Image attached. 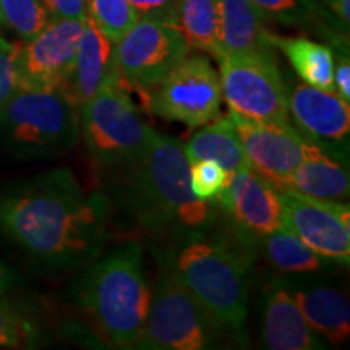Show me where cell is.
<instances>
[{"mask_svg":"<svg viewBox=\"0 0 350 350\" xmlns=\"http://www.w3.org/2000/svg\"><path fill=\"white\" fill-rule=\"evenodd\" d=\"M0 234L47 269L93 262L111 237L103 190L88 193L68 169L21 182L0 196Z\"/></svg>","mask_w":350,"mask_h":350,"instance_id":"6da1fadb","label":"cell"},{"mask_svg":"<svg viewBox=\"0 0 350 350\" xmlns=\"http://www.w3.org/2000/svg\"><path fill=\"white\" fill-rule=\"evenodd\" d=\"M104 177L111 214L133 237L174 247L216 224V203L191 191L182 143L157 131L137 161Z\"/></svg>","mask_w":350,"mask_h":350,"instance_id":"7a4b0ae2","label":"cell"},{"mask_svg":"<svg viewBox=\"0 0 350 350\" xmlns=\"http://www.w3.org/2000/svg\"><path fill=\"white\" fill-rule=\"evenodd\" d=\"M211 229L169 247L167 253L177 278L204 312L243 342L255 245L230 229L216 234Z\"/></svg>","mask_w":350,"mask_h":350,"instance_id":"3957f363","label":"cell"},{"mask_svg":"<svg viewBox=\"0 0 350 350\" xmlns=\"http://www.w3.org/2000/svg\"><path fill=\"white\" fill-rule=\"evenodd\" d=\"M150 299L143 248L137 240L100 253L78 284L81 308L103 339L116 347H137Z\"/></svg>","mask_w":350,"mask_h":350,"instance_id":"277c9868","label":"cell"},{"mask_svg":"<svg viewBox=\"0 0 350 350\" xmlns=\"http://www.w3.org/2000/svg\"><path fill=\"white\" fill-rule=\"evenodd\" d=\"M78 142V109L60 91L18 90L0 111V148L16 159L62 157Z\"/></svg>","mask_w":350,"mask_h":350,"instance_id":"5b68a950","label":"cell"},{"mask_svg":"<svg viewBox=\"0 0 350 350\" xmlns=\"http://www.w3.org/2000/svg\"><path fill=\"white\" fill-rule=\"evenodd\" d=\"M224 329L177 278L167 250L157 252L146 323L138 349L203 350L216 347Z\"/></svg>","mask_w":350,"mask_h":350,"instance_id":"8992f818","label":"cell"},{"mask_svg":"<svg viewBox=\"0 0 350 350\" xmlns=\"http://www.w3.org/2000/svg\"><path fill=\"white\" fill-rule=\"evenodd\" d=\"M77 109L80 138L104 175L137 161L154 133L142 119L122 80L103 88Z\"/></svg>","mask_w":350,"mask_h":350,"instance_id":"52a82bcc","label":"cell"},{"mask_svg":"<svg viewBox=\"0 0 350 350\" xmlns=\"http://www.w3.org/2000/svg\"><path fill=\"white\" fill-rule=\"evenodd\" d=\"M216 59L222 99L232 113L269 124H291L287 90L273 51L221 54Z\"/></svg>","mask_w":350,"mask_h":350,"instance_id":"ba28073f","label":"cell"},{"mask_svg":"<svg viewBox=\"0 0 350 350\" xmlns=\"http://www.w3.org/2000/svg\"><path fill=\"white\" fill-rule=\"evenodd\" d=\"M143 100L161 119L196 129L221 116V78L208 57L187 55Z\"/></svg>","mask_w":350,"mask_h":350,"instance_id":"9c48e42d","label":"cell"},{"mask_svg":"<svg viewBox=\"0 0 350 350\" xmlns=\"http://www.w3.org/2000/svg\"><path fill=\"white\" fill-rule=\"evenodd\" d=\"M190 49L175 25L139 18L116 42L122 81L129 90L144 96L185 59Z\"/></svg>","mask_w":350,"mask_h":350,"instance_id":"30bf717a","label":"cell"},{"mask_svg":"<svg viewBox=\"0 0 350 350\" xmlns=\"http://www.w3.org/2000/svg\"><path fill=\"white\" fill-rule=\"evenodd\" d=\"M86 20H51L38 36L18 46L16 86L25 91H62L75 67Z\"/></svg>","mask_w":350,"mask_h":350,"instance_id":"8fae6325","label":"cell"},{"mask_svg":"<svg viewBox=\"0 0 350 350\" xmlns=\"http://www.w3.org/2000/svg\"><path fill=\"white\" fill-rule=\"evenodd\" d=\"M284 227L325 260L349 265L350 206L349 203L314 198L297 191H279Z\"/></svg>","mask_w":350,"mask_h":350,"instance_id":"7c38bea8","label":"cell"},{"mask_svg":"<svg viewBox=\"0 0 350 350\" xmlns=\"http://www.w3.org/2000/svg\"><path fill=\"white\" fill-rule=\"evenodd\" d=\"M214 203L226 217L227 229L253 245L284 227L281 193L252 169L232 174Z\"/></svg>","mask_w":350,"mask_h":350,"instance_id":"4fadbf2b","label":"cell"},{"mask_svg":"<svg viewBox=\"0 0 350 350\" xmlns=\"http://www.w3.org/2000/svg\"><path fill=\"white\" fill-rule=\"evenodd\" d=\"M250 169L279 191L304 159L306 137L291 124L258 122L229 112Z\"/></svg>","mask_w":350,"mask_h":350,"instance_id":"5bb4252c","label":"cell"},{"mask_svg":"<svg viewBox=\"0 0 350 350\" xmlns=\"http://www.w3.org/2000/svg\"><path fill=\"white\" fill-rule=\"evenodd\" d=\"M287 107L295 129L313 143L327 146L349 138L350 107L336 91L297 85L287 93Z\"/></svg>","mask_w":350,"mask_h":350,"instance_id":"9a60e30c","label":"cell"},{"mask_svg":"<svg viewBox=\"0 0 350 350\" xmlns=\"http://www.w3.org/2000/svg\"><path fill=\"white\" fill-rule=\"evenodd\" d=\"M119 80L122 78L117 65L116 42L104 36L91 20L86 18L78 44L75 67L60 93L67 96L73 106L80 107L103 88Z\"/></svg>","mask_w":350,"mask_h":350,"instance_id":"2e32d148","label":"cell"},{"mask_svg":"<svg viewBox=\"0 0 350 350\" xmlns=\"http://www.w3.org/2000/svg\"><path fill=\"white\" fill-rule=\"evenodd\" d=\"M262 344L271 350L325 349L301 313L292 292L281 286L269 288L262 312Z\"/></svg>","mask_w":350,"mask_h":350,"instance_id":"e0dca14e","label":"cell"},{"mask_svg":"<svg viewBox=\"0 0 350 350\" xmlns=\"http://www.w3.org/2000/svg\"><path fill=\"white\" fill-rule=\"evenodd\" d=\"M281 191H297L314 198L344 201L350 193L347 169L321 144L306 139L304 159Z\"/></svg>","mask_w":350,"mask_h":350,"instance_id":"ac0fdd59","label":"cell"},{"mask_svg":"<svg viewBox=\"0 0 350 350\" xmlns=\"http://www.w3.org/2000/svg\"><path fill=\"white\" fill-rule=\"evenodd\" d=\"M219 54L273 51L265 15L248 0H217Z\"/></svg>","mask_w":350,"mask_h":350,"instance_id":"d6986e66","label":"cell"},{"mask_svg":"<svg viewBox=\"0 0 350 350\" xmlns=\"http://www.w3.org/2000/svg\"><path fill=\"white\" fill-rule=\"evenodd\" d=\"M182 146L190 164L198 161H213L230 175L250 169L230 116H219L216 120L203 125Z\"/></svg>","mask_w":350,"mask_h":350,"instance_id":"ffe728a7","label":"cell"},{"mask_svg":"<svg viewBox=\"0 0 350 350\" xmlns=\"http://www.w3.org/2000/svg\"><path fill=\"white\" fill-rule=\"evenodd\" d=\"M310 327L327 342L340 345L350 336V305L347 295L332 287H306L294 292Z\"/></svg>","mask_w":350,"mask_h":350,"instance_id":"44dd1931","label":"cell"},{"mask_svg":"<svg viewBox=\"0 0 350 350\" xmlns=\"http://www.w3.org/2000/svg\"><path fill=\"white\" fill-rule=\"evenodd\" d=\"M269 42L279 49L305 85L318 90H334V51L326 44L308 38H284L269 34Z\"/></svg>","mask_w":350,"mask_h":350,"instance_id":"7402d4cb","label":"cell"},{"mask_svg":"<svg viewBox=\"0 0 350 350\" xmlns=\"http://www.w3.org/2000/svg\"><path fill=\"white\" fill-rule=\"evenodd\" d=\"M266 260L275 269L287 274L319 273L325 268V258L317 255L308 245L301 242L294 232L286 227L271 232L258 240Z\"/></svg>","mask_w":350,"mask_h":350,"instance_id":"603a6c76","label":"cell"},{"mask_svg":"<svg viewBox=\"0 0 350 350\" xmlns=\"http://www.w3.org/2000/svg\"><path fill=\"white\" fill-rule=\"evenodd\" d=\"M177 28L188 46L217 57L219 54V10L217 0H180Z\"/></svg>","mask_w":350,"mask_h":350,"instance_id":"cb8c5ba5","label":"cell"},{"mask_svg":"<svg viewBox=\"0 0 350 350\" xmlns=\"http://www.w3.org/2000/svg\"><path fill=\"white\" fill-rule=\"evenodd\" d=\"M248 2L253 3L266 20H274L288 26H301V28L317 26L323 34L329 33V39L349 33H334L336 28L340 31L344 29L339 28L323 12L317 0H248Z\"/></svg>","mask_w":350,"mask_h":350,"instance_id":"d4e9b609","label":"cell"},{"mask_svg":"<svg viewBox=\"0 0 350 350\" xmlns=\"http://www.w3.org/2000/svg\"><path fill=\"white\" fill-rule=\"evenodd\" d=\"M49 15L39 0H0V26L29 41L49 25Z\"/></svg>","mask_w":350,"mask_h":350,"instance_id":"484cf974","label":"cell"},{"mask_svg":"<svg viewBox=\"0 0 350 350\" xmlns=\"http://www.w3.org/2000/svg\"><path fill=\"white\" fill-rule=\"evenodd\" d=\"M88 18L112 42L119 39L139 20L129 0H86Z\"/></svg>","mask_w":350,"mask_h":350,"instance_id":"4316f807","label":"cell"},{"mask_svg":"<svg viewBox=\"0 0 350 350\" xmlns=\"http://www.w3.org/2000/svg\"><path fill=\"white\" fill-rule=\"evenodd\" d=\"M38 339V327L15 301L0 297V349L31 347Z\"/></svg>","mask_w":350,"mask_h":350,"instance_id":"83f0119b","label":"cell"},{"mask_svg":"<svg viewBox=\"0 0 350 350\" xmlns=\"http://www.w3.org/2000/svg\"><path fill=\"white\" fill-rule=\"evenodd\" d=\"M229 180L230 174L213 161H198L190 164V187L196 198L214 203Z\"/></svg>","mask_w":350,"mask_h":350,"instance_id":"f1b7e54d","label":"cell"},{"mask_svg":"<svg viewBox=\"0 0 350 350\" xmlns=\"http://www.w3.org/2000/svg\"><path fill=\"white\" fill-rule=\"evenodd\" d=\"M16 52H18V44H13L0 36V111L18 91L15 73Z\"/></svg>","mask_w":350,"mask_h":350,"instance_id":"f546056e","label":"cell"},{"mask_svg":"<svg viewBox=\"0 0 350 350\" xmlns=\"http://www.w3.org/2000/svg\"><path fill=\"white\" fill-rule=\"evenodd\" d=\"M139 18L159 20L177 26L180 0H129Z\"/></svg>","mask_w":350,"mask_h":350,"instance_id":"4dcf8cb0","label":"cell"},{"mask_svg":"<svg viewBox=\"0 0 350 350\" xmlns=\"http://www.w3.org/2000/svg\"><path fill=\"white\" fill-rule=\"evenodd\" d=\"M51 20H86V0H39Z\"/></svg>","mask_w":350,"mask_h":350,"instance_id":"1f68e13d","label":"cell"},{"mask_svg":"<svg viewBox=\"0 0 350 350\" xmlns=\"http://www.w3.org/2000/svg\"><path fill=\"white\" fill-rule=\"evenodd\" d=\"M323 12L344 31H349L350 25V0H317Z\"/></svg>","mask_w":350,"mask_h":350,"instance_id":"d6a6232c","label":"cell"},{"mask_svg":"<svg viewBox=\"0 0 350 350\" xmlns=\"http://www.w3.org/2000/svg\"><path fill=\"white\" fill-rule=\"evenodd\" d=\"M13 284H15V275L12 274V271L5 268L3 265H0V297H3L10 291Z\"/></svg>","mask_w":350,"mask_h":350,"instance_id":"836d02e7","label":"cell"}]
</instances>
